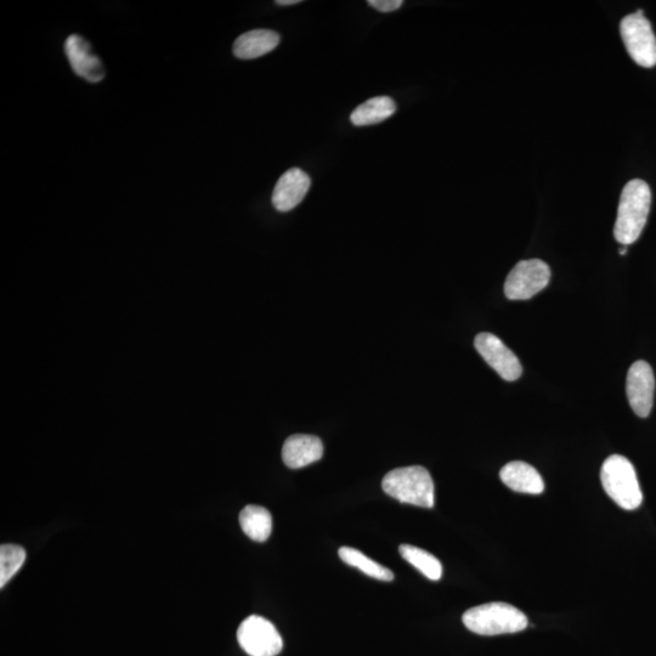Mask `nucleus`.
Here are the masks:
<instances>
[{
  "label": "nucleus",
  "instance_id": "f257e3e1",
  "mask_svg": "<svg viewBox=\"0 0 656 656\" xmlns=\"http://www.w3.org/2000/svg\"><path fill=\"white\" fill-rule=\"evenodd\" d=\"M650 206H652V191L646 182L633 179L626 184L621 192L618 218L614 226L615 239L622 246L632 245L642 235Z\"/></svg>",
  "mask_w": 656,
  "mask_h": 656
},
{
  "label": "nucleus",
  "instance_id": "f03ea898",
  "mask_svg": "<svg viewBox=\"0 0 656 656\" xmlns=\"http://www.w3.org/2000/svg\"><path fill=\"white\" fill-rule=\"evenodd\" d=\"M463 624L480 636H499L527 629L528 618L511 604L494 602L479 605L463 614Z\"/></svg>",
  "mask_w": 656,
  "mask_h": 656
},
{
  "label": "nucleus",
  "instance_id": "7ed1b4c3",
  "mask_svg": "<svg viewBox=\"0 0 656 656\" xmlns=\"http://www.w3.org/2000/svg\"><path fill=\"white\" fill-rule=\"evenodd\" d=\"M382 488L387 495L401 503L423 508L434 507V482L424 467L394 469L383 478Z\"/></svg>",
  "mask_w": 656,
  "mask_h": 656
},
{
  "label": "nucleus",
  "instance_id": "20e7f679",
  "mask_svg": "<svg viewBox=\"0 0 656 656\" xmlns=\"http://www.w3.org/2000/svg\"><path fill=\"white\" fill-rule=\"evenodd\" d=\"M601 482L604 491L622 510L635 511L642 505L643 494L636 469L626 457H608L601 469Z\"/></svg>",
  "mask_w": 656,
  "mask_h": 656
},
{
  "label": "nucleus",
  "instance_id": "39448f33",
  "mask_svg": "<svg viewBox=\"0 0 656 656\" xmlns=\"http://www.w3.org/2000/svg\"><path fill=\"white\" fill-rule=\"evenodd\" d=\"M620 32L627 53L637 65L646 69L656 65V37L646 16L637 13L625 16Z\"/></svg>",
  "mask_w": 656,
  "mask_h": 656
},
{
  "label": "nucleus",
  "instance_id": "423d86ee",
  "mask_svg": "<svg viewBox=\"0 0 656 656\" xmlns=\"http://www.w3.org/2000/svg\"><path fill=\"white\" fill-rule=\"evenodd\" d=\"M551 280V269L540 259L522 260L507 276L505 294L511 301H528L544 291Z\"/></svg>",
  "mask_w": 656,
  "mask_h": 656
},
{
  "label": "nucleus",
  "instance_id": "0eeeda50",
  "mask_svg": "<svg viewBox=\"0 0 656 656\" xmlns=\"http://www.w3.org/2000/svg\"><path fill=\"white\" fill-rule=\"evenodd\" d=\"M237 641L250 656H276L284 642L276 627L262 616L252 615L237 630Z\"/></svg>",
  "mask_w": 656,
  "mask_h": 656
},
{
  "label": "nucleus",
  "instance_id": "6e6552de",
  "mask_svg": "<svg viewBox=\"0 0 656 656\" xmlns=\"http://www.w3.org/2000/svg\"><path fill=\"white\" fill-rule=\"evenodd\" d=\"M474 346L491 369L499 373L503 380L513 382L522 376L523 367L517 355L499 337L491 333H479L475 337Z\"/></svg>",
  "mask_w": 656,
  "mask_h": 656
},
{
  "label": "nucleus",
  "instance_id": "1a4fd4ad",
  "mask_svg": "<svg viewBox=\"0 0 656 656\" xmlns=\"http://www.w3.org/2000/svg\"><path fill=\"white\" fill-rule=\"evenodd\" d=\"M654 390L655 377L652 366L646 361H636L627 373L626 394L637 416L646 418L652 412Z\"/></svg>",
  "mask_w": 656,
  "mask_h": 656
},
{
  "label": "nucleus",
  "instance_id": "9d476101",
  "mask_svg": "<svg viewBox=\"0 0 656 656\" xmlns=\"http://www.w3.org/2000/svg\"><path fill=\"white\" fill-rule=\"evenodd\" d=\"M65 52L76 75L90 83H99L105 78L103 62L95 55L86 39L71 35L66 39Z\"/></svg>",
  "mask_w": 656,
  "mask_h": 656
},
{
  "label": "nucleus",
  "instance_id": "9b49d317",
  "mask_svg": "<svg viewBox=\"0 0 656 656\" xmlns=\"http://www.w3.org/2000/svg\"><path fill=\"white\" fill-rule=\"evenodd\" d=\"M311 180L307 173L292 168L282 174L273 192V205L279 212H290L304 200L310 189Z\"/></svg>",
  "mask_w": 656,
  "mask_h": 656
},
{
  "label": "nucleus",
  "instance_id": "f8f14e48",
  "mask_svg": "<svg viewBox=\"0 0 656 656\" xmlns=\"http://www.w3.org/2000/svg\"><path fill=\"white\" fill-rule=\"evenodd\" d=\"M324 455V444L314 435L296 434L285 441L282 460L288 468L298 469L318 462Z\"/></svg>",
  "mask_w": 656,
  "mask_h": 656
},
{
  "label": "nucleus",
  "instance_id": "ddd939ff",
  "mask_svg": "<svg viewBox=\"0 0 656 656\" xmlns=\"http://www.w3.org/2000/svg\"><path fill=\"white\" fill-rule=\"evenodd\" d=\"M502 483L520 494L540 495L545 491L544 479L529 463L514 461L501 469Z\"/></svg>",
  "mask_w": 656,
  "mask_h": 656
},
{
  "label": "nucleus",
  "instance_id": "4468645a",
  "mask_svg": "<svg viewBox=\"0 0 656 656\" xmlns=\"http://www.w3.org/2000/svg\"><path fill=\"white\" fill-rule=\"evenodd\" d=\"M280 44V35L270 30H254L243 33L234 43V55L237 59L253 60L267 55Z\"/></svg>",
  "mask_w": 656,
  "mask_h": 656
},
{
  "label": "nucleus",
  "instance_id": "2eb2a0df",
  "mask_svg": "<svg viewBox=\"0 0 656 656\" xmlns=\"http://www.w3.org/2000/svg\"><path fill=\"white\" fill-rule=\"evenodd\" d=\"M397 111V104L389 96H377L356 107L350 121L356 127L373 126L392 117Z\"/></svg>",
  "mask_w": 656,
  "mask_h": 656
},
{
  "label": "nucleus",
  "instance_id": "dca6fc26",
  "mask_svg": "<svg viewBox=\"0 0 656 656\" xmlns=\"http://www.w3.org/2000/svg\"><path fill=\"white\" fill-rule=\"evenodd\" d=\"M240 525L248 537L256 542L269 539L273 529V518L267 508L248 505L240 513Z\"/></svg>",
  "mask_w": 656,
  "mask_h": 656
},
{
  "label": "nucleus",
  "instance_id": "f3484780",
  "mask_svg": "<svg viewBox=\"0 0 656 656\" xmlns=\"http://www.w3.org/2000/svg\"><path fill=\"white\" fill-rule=\"evenodd\" d=\"M338 554L344 563L350 565V567H354L363 571L364 574L371 576L373 579L381 581L394 580V574L392 570H389L388 568L383 567V565L372 561V559L366 557L364 553L355 550V548H339Z\"/></svg>",
  "mask_w": 656,
  "mask_h": 656
},
{
  "label": "nucleus",
  "instance_id": "a211bd4d",
  "mask_svg": "<svg viewBox=\"0 0 656 656\" xmlns=\"http://www.w3.org/2000/svg\"><path fill=\"white\" fill-rule=\"evenodd\" d=\"M399 552L406 562L414 565L427 579L439 581L443 576V567H441L439 559L434 557L433 554L410 545H401Z\"/></svg>",
  "mask_w": 656,
  "mask_h": 656
},
{
  "label": "nucleus",
  "instance_id": "6ab92c4d",
  "mask_svg": "<svg viewBox=\"0 0 656 656\" xmlns=\"http://www.w3.org/2000/svg\"><path fill=\"white\" fill-rule=\"evenodd\" d=\"M26 561V551L18 545L0 547V587L14 578Z\"/></svg>",
  "mask_w": 656,
  "mask_h": 656
},
{
  "label": "nucleus",
  "instance_id": "aec40b11",
  "mask_svg": "<svg viewBox=\"0 0 656 656\" xmlns=\"http://www.w3.org/2000/svg\"><path fill=\"white\" fill-rule=\"evenodd\" d=\"M367 4L381 13H393L403 5V0H369Z\"/></svg>",
  "mask_w": 656,
  "mask_h": 656
},
{
  "label": "nucleus",
  "instance_id": "412c9836",
  "mask_svg": "<svg viewBox=\"0 0 656 656\" xmlns=\"http://www.w3.org/2000/svg\"><path fill=\"white\" fill-rule=\"evenodd\" d=\"M301 3V0H277L276 4L280 7H287V5H294Z\"/></svg>",
  "mask_w": 656,
  "mask_h": 656
},
{
  "label": "nucleus",
  "instance_id": "4be33fe9",
  "mask_svg": "<svg viewBox=\"0 0 656 656\" xmlns=\"http://www.w3.org/2000/svg\"><path fill=\"white\" fill-rule=\"evenodd\" d=\"M619 253L621 254V256H626L627 246L622 247L621 250L619 251Z\"/></svg>",
  "mask_w": 656,
  "mask_h": 656
}]
</instances>
